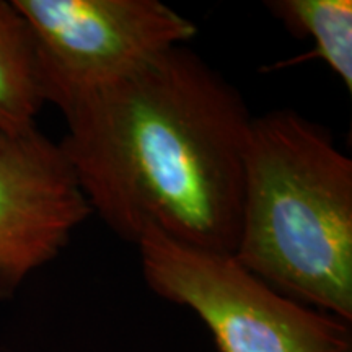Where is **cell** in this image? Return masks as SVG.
<instances>
[{
    "instance_id": "1",
    "label": "cell",
    "mask_w": 352,
    "mask_h": 352,
    "mask_svg": "<svg viewBox=\"0 0 352 352\" xmlns=\"http://www.w3.org/2000/svg\"><path fill=\"white\" fill-rule=\"evenodd\" d=\"M64 118L60 148L109 230L233 254L253 116L202 57L171 47Z\"/></svg>"
},
{
    "instance_id": "2",
    "label": "cell",
    "mask_w": 352,
    "mask_h": 352,
    "mask_svg": "<svg viewBox=\"0 0 352 352\" xmlns=\"http://www.w3.org/2000/svg\"><path fill=\"white\" fill-rule=\"evenodd\" d=\"M294 300L352 321V160L292 109L253 118L232 254Z\"/></svg>"
},
{
    "instance_id": "3",
    "label": "cell",
    "mask_w": 352,
    "mask_h": 352,
    "mask_svg": "<svg viewBox=\"0 0 352 352\" xmlns=\"http://www.w3.org/2000/svg\"><path fill=\"white\" fill-rule=\"evenodd\" d=\"M135 246L148 287L195 311L220 352H352L349 321L284 296L232 254L178 243L155 228Z\"/></svg>"
},
{
    "instance_id": "4",
    "label": "cell",
    "mask_w": 352,
    "mask_h": 352,
    "mask_svg": "<svg viewBox=\"0 0 352 352\" xmlns=\"http://www.w3.org/2000/svg\"><path fill=\"white\" fill-rule=\"evenodd\" d=\"M12 2L32 34L44 100L63 114L197 34L160 0Z\"/></svg>"
},
{
    "instance_id": "5",
    "label": "cell",
    "mask_w": 352,
    "mask_h": 352,
    "mask_svg": "<svg viewBox=\"0 0 352 352\" xmlns=\"http://www.w3.org/2000/svg\"><path fill=\"white\" fill-rule=\"evenodd\" d=\"M90 215L59 144L38 127L0 139V294L59 256Z\"/></svg>"
},
{
    "instance_id": "6",
    "label": "cell",
    "mask_w": 352,
    "mask_h": 352,
    "mask_svg": "<svg viewBox=\"0 0 352 352\" xmlns=\"http://www.w3.org/2000/svg\"><path fill=\"white\" fill-rule=\"evenodd\" d=\"M44 104L28 25L13 2L0 0V139L36 129Z\"/></svg>"
},
{
    "instance_id": "7",
    "label": "cell",
    "mask_w": 352,
    "mask_h": 352,
    "mask_svg": "<svg viewBox=\"0 0 352 352\" xmlns=\"http://www.w3.org/2000/svg\"><path fill=\"white\" fill-rule=\"evenodd\" d=\"M266 8L297 38H310V56L323 60L352 90L351 0H270Z\"/></svg>"
}]
</instances>
